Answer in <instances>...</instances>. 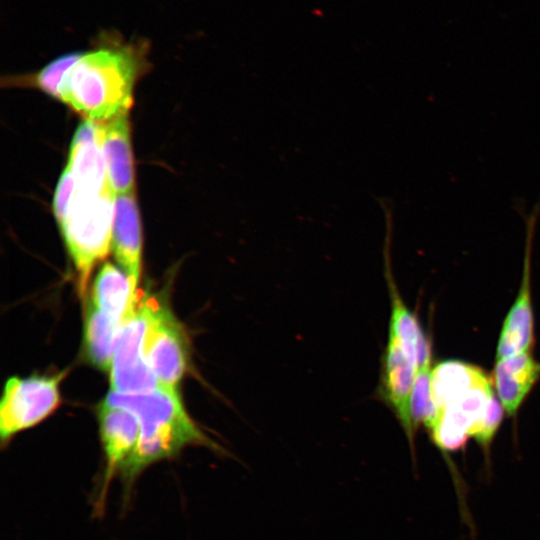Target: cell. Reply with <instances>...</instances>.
<instances>
[{
    "label": "cell",
    "instance_id": "52a82bcc",
    "mask_svg": "<svg viewBox=\"0 0 540 540\" xmlns=\"http://www.w3.org/2000/svg\"><path fill=\"white\" fill-rule=\"evenodd\" d=\"M540 201L524 216L526 241L523 272L518 295L504 319L498 338L496 360L529 352L534 344V318L531 301V254Z\"/></svg>",
    "mask_w": 540,
    "mask_h": 540
},
{
    "label": "cell",
    "instance_id": "7a4b0ae2",
    "mask_svg": "<svg viewBox=\"0 0 540 540\" xmlns=\"http://www.w3.org/2000/svg\"><path fill=\"white\" fill-rule=\"evenodd\" d=\"M132 412L140 422L138 445L120 479L128 502L135 482L150 465L175 457L190 445L223 451L188 416L176 389L160 387L145 394L110 391L104 401Z\"/></svg>",
    "mask_w": 540,
    "mask_h": 540
},
{
    "label": "cell",
    "instance_id": "d6986e66",
    "mask_svg": "<svg viewBox=\"0 0 540 540\" xmlns=\"http://www.w3.org/2000/svg\"><path fill=\"white\" fill-rule=\"evenodd\" d=\"M75 191V180L70 170L66 167L58 181L53 199V211L58 224L65 218L75 195Z\"/></svg>",
    "mask_w": 540,
    "mask_h": 540
},
{
    "label": "cell",
    "instance_id": "2e32d148",
    "mask_svg": "<svg viewBox=\"0 0 540 540\" xmlns=\"http://www.w3.org/2000/svg\"><path fill=\"white\" fill-rule=\"evenodd\" d=\"M123 322L89 303L85 323V345L89 359L102 370L111 367Z\"/></svg>",
    "mask_w": 540,
    "mask_h": 540
},
{
    "label": "cell",
    "instance_id": "e0dca14e",
    "mask_svg": "<svg viewBox=\"0 0 540 540\" xmlns=\"http://www.w3.org/2000/svg\"><path fill=\"white\" fill-rule=\"evenodd\" d=\"M83 52H69L55 58L33 77L34 83L45 93L60 99L59 86L68 70L79 60Z\"/></svg>",
    "mask_w": 540,
    "mask_h": 540
},
{
    "label": "cell",
    "instance_id": "ba28073f",
    "mask_svg": "<svg viewBox=\"0 0 540 540\" xmlns=\"http://www.w3.org/2000/svg\"><path fill=\"white\" fill-rule=\"evenodd\" d=\"M98 416L105 466L95 510L103 511L110 483L115 477H120L138 445L140 422L129 410L105 402L100 406Z\"/></svg>",
    "mask_w": 540,
    "mask_h": 540
},
{
    "label": "cell",
    "instance_id": "9c48e42d",
    "mask_svg": "<svg viewBox=\"0 0 540 540\" xmlns=\"http://www.w3.org/2000/svg\"><path fill=\"white\" fill-rule=\"evenodd\" d=\"M417 366L395 336L388 333L383 354L380 396L391 408L413 448L415 429L411 417V394Z\"/></svg>",
    "mask_w": 540,
    "mask_h": 540
},
{
    "label": "cell",
    "instance_id": "8992f818",
    "mask_svg": "<svg viewBox=\"0 0 540 540\" xmlns=\"http://www.w3.org/2000/svg\"><path fill=\"white\" fill-rule=\"evenodd\" d=\"M148 308V325L143 342L144 360L163 387L176 389L187 367L184 334L159 299L148 296Z\"/></svg>",
    "mask_w": 540,
    "mask_h": 540
},
{
    "label": "cell",
    "instance_id": "4fadbf2b",
    "mask_svg": "<svg viewBox=\"0 0 540 540\" xmlns=\"http://www.w3.org/2000/svg\"><path fill=\"white\" fill-rule=\"evenodd\" d=\"M386 278L391 299L388 333L396 337L418 369L432 359L430 340L426 338L417 317L405 305L389 270Z\"/></svg>",
    "mask_w": 540,
    "mask_h": 540
},
{
    "label": "cell",
    "instance_id": "3957f363",
    "mask_svg": "<svg viewBox=\"0 0 540 540\" xmlns=\"http://www.w3.org/2000/svg\"><path fill=\"white\" fill-rule=\"evenodd\" d=\"M115 194L110 186L101 190L76 187L63 221L59 223L84 296L95 264L104 259L112 244Z\"/></svg>",
    "mask_w": 540,
    "mask_h": 540
},
{
    "label": "cell",
    "instance_id": "5b68a950",
    "mask_svg": "<svg viewBox=\"0 0 540 540\" xmlns=\"http://www.w3.org/2000/svg\"><path fill=\"white\" fill-rule=\"evenodd\" d=\"M148 317V295L137 294L133 309L123 320L112 360V391L121 394H145L163 387L143 356Z\"/></svg>",
    "mask_w": 540,
    "mask_h": 540
},
{
    "label": "cell",
    "instance_id": "30bf717a",
    "mask_svg": "<svg viewBox=\"0 0 540 540\" xmlns=\"http://www.w3.org/2000/svg\"><path fill=\"white\" fill-rule=\"evenodd\" d=\"M141 225L134 192L115 196L112 249L136 289L141 271Z\"/></svg>",
    "mask_w": 540,
    "mask_h": 540
},
{
    "label": "cell",
    "instance_id": "5bb4252c",
    "mask_svg": "<svg viewBox=\"0 0 540 540\" xmlns=\"http://www.w3.org/2000/svg\"><path fill=\"white\" fill-rule=\"evenodd\" d=\"M136 292L130 277L107 262L96 276L91 302L108 316L123 322L136 303Z\"/></svg>",
    "mask_w": 540,
    "mask_h": 540
},
{
    "label": "cell",
    "instance_id": "9a60e30c",
    "mask_svg": "<svg viewBox=\"0 0 540 540\" xmlns=\"http://www.w3.org/2000/svg\"><path fill=\"white\" fill-rule=\"evenodd\" d=\"M485 374L478 366L458 360L443 361L432 368L430 390L436 419L442 410Z\"/></svg>",
    "mask_w": 540,
    "mask_h": 540
},
{
    "label": "cell",
    "instance_id": "ac0fdd59",
    "mask_svg": "<svg viewBox=\"0 0 540 540\" xmlns=\"http://www.w3.org/2000/svg\"><path fill=\"white\" fill-rule=\"evenodd\" d=\"M504 415V408L496 395H494L483 417L470 432L479 445L488 448L491 444Z\"/></svg>",
    "mask_w": 540,
    "mask_h": 540
},
{
    "label": "cell",
    "instance_id": "6da1fadb",
    "mask_svg": "<svg viewBox=\"0 0 540 540\" xmlns=\"http://www.w3.org/2000/svg\"><path fill=\"white\" fill-rule=\"evenodd\" d=\"M94 49L83 52L65 74L60 99L89 120L107 122L127 114L137 77L146 67L145 39L124 41L102 31Z\"/></svg>",
    "mask_w": 540,
    "mask_h": 540
},
{
    "label": "cell",
    "instance_id": "277c9868",
    "mask_svg": "<svg viewBox=\"0 0 540 540\" xmlns=\"http://www.w3.org/2000/svg\"><path fill=\"white\" fill-rule=\"evenodd\" d=\"M64 374L12 377L7 380L0 403L2 444L15 434L35 426L60 403L59 384Z\"/></svg>",
    "mask_w": 540,
    "mask_h": 540
},
{
    "label": "cell",
    "instance_id": "8fae6325",
    "mask_svg": "<svg viewBox=\"0 0 540 540\" xmlns=\"http://www.w3.org/2000/svg\"><path fill=\"white\" fill-rule=\"evenodd\" d=\"M492 376L504 411L514 416L540 377V362L530 351L497 359Z\"/></svg>",
    "mask_w": 540,
    "mask_h": 540
},
{
    "label": "cell",
    "instance_id": "7c38bea8",
    "mask_svg": "<svg viewBox=\"0 0 540 540\" xmlns=\"http://www.w3.org/2000/svg\"><path fill=\"white\" fill-rule=\"evenodd\" d=\"M101 145L107 179L115 195L134 191V164L127 114L102 122Z\"/></svg>",
    "mask_w": 540,
    "mask_h": 540
}]
</instances>
